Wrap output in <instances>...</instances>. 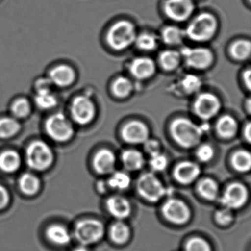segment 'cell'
I'll list each match as a JSON object with an SVG mask.
<instances>
[{
  "mask_svg": "<svg viewBox=\"0 0 251 251\" xmlns=\"http://www.w3.org/2000/svg\"><path fill=\"white\" fill-rule=\"evenodd\" d=\"M206 127L199 126L186 118L175 120L170 126L174 140L183 148H192L200 143Z\"/></svg>",
  "mask_w": 251,
  "mask_h": 251,
  "instance_id": "cell-1",
  "label": "cell"
},
{
  "mask_svg": "<svg viewBox=\"0 0 251 251\" xmlns=\"http://www.w3.org/2000/svg\"><path fill=\"white\" fill-rule=\"evenodd\" d=\"M217 30V19L212 14H200L188 25L186 35L191 40L204 42L210 40Z\"/></svg>",
  "mask_w": 251,
  "mask_h": 251,
  "instance_id": "cell-2",
  "label": "cell"
},
{
  "mask_svg": "<svg viewBox=\"0 0 251 251\" xmlns=\"http://www.w3.org/2000/svg\"><path fill=\"white\" fill-rule=\"evenodd\" d=\"M136 39L134 25L126 20L116 23L108 32L107 40L116 50H123L130 46Z\"/></svg>",
  "mask_w": 251,
  "mask_h": 251,
  "instance_id": "cell-3",
  "label": "cell"
},
{
  "mask_svg": "<svg viewBox=\"0 0 251 251\" xmlns=\"http://www.w3.org/2000/svg\"><path fill=\"white\" fill-rule=\"evenodd\" d=\"M27 161L30 168L43 171L52 165L54 156L49 145L42 141H36L27 148Z\"/></svg>",
  "mask_w": 251,
  "mask_h": 251,
  "instance_id": "cell-4",
  "label": "cell"
},
{
  "mask_svg": "<svg viewBox=\"0 0 251 251\" xmlns=\"http://www.w3.org/2000/svg\"><path fill=\"white\" fill-rule=\"evenodd\" d=\"M45 130L51 139L59 142L70 140L74 134L71 123L63 114L49 117L45 123Z\"/></svg>",
  "mask_w": 251,
  "mask_h": 251,
  "instance_id": "cell-5",
  "label": "cell"
},
{
  "mask_svg": "<svg viewBox=\"0 0 251 251\" xmlns=\"http://www.w3.org/2000/svg\"><path fill=\"white\" fill-rule=\"evenodd\" d=\"M137 189L142 198L151 202H157L167 194L159 179L151 173H145L139 177Z\"/></svg>",
  "mask_w": 251,
  "mask_h": 251,
  "instance_id": "cell-6",
  "label": "cell"
},
{
  "mask_svg": "<svg viewBox=\"0 0 251 251\" xmlns=\"http://www.w3.org/2000/svg\"><path fill=\"white\" fill-rule=\"evenodd\" d=\"M104 226L98 220H86L79 222L75 228V236L82 245L96 243L104 235Z\"/></svg>",
  "mask_w": 251,
  "mask_h": 251,
  "instance_id": "cell-7",
  "label": "cell"
},
{
  "mask_svg": "<svg viewBox=\"0 0 251 251\" xmlns=\"http://www.w3.org/2000/svg\"><path fill=\"white\" fill-rule=\"evenodd\" d=\"M96 114L93 102L87 97L80 96L73 100L71 105V114L73 120L80 126L89 124L95 118Z\"/></svg>",
  "mask_w": 251,
  "mask_h": 251,
  "instance_id": "cell-8",
  "label": "cell"
},
{
  "mask_svg": "<svg viewBox=\"0 0 251 251\" xmlns=\"http://www.w3.org/2000/svg\"><path fill=\"white\" fill-rule=\"evenodd\" d=\"M221 108L220 100L211 93L201 94L195 100L194 110L200 118L204 120H210L215 117Z\"/></svg>",
  "mask_w": 251,
  "mask_h": 251,
  "instance_id": "cell-9",
  "label": "cell"
},
{
  "mask_svg": "<svg viewBox=\"0 0 251 251\" xmlns=\"http://www.w3.org/2000/svg\"><path fill=\"white\" fill-rule=\"evenodd\" d=\"M192 0H167L164 5V12L173 21L184 22L194 11Z\"/></svg>",
  "mask_w": 251,
  "mask_h": 251,
  "instance_id": "cell-10",
  "label": "cell"
},
{
  "mask_svg": "<svg viewBox=\"0 0 251 251\" xmlns=\"http://www.w3.org/2000/svg\"><path fill=\"white\" fill-rule=\"evenodd\" d=\"M164 217L175 224H183L190 218L191 212L189 207L177 199L168 200L162 207Z\"/></svg>",
  "mask_w": 251,
  "mask_h": 251,
  "instance_id": "cell-11",
  "label": "cell"
},
{
  "mask_svg": "<svg viewBox=\"0 0 251 251\" xmlns=\"http://www.w3.org/2000/svg\"><path fill=\"white\" fill-rule=\"evenodd\" d=\"M182 55L186 64L196 70H204L211 66L213 61L212 52L206 48H188L182 50Z\"/></svg>",
  "mask_w": 251,
  "mask_h": 251,
  "instance_id": "cell-12",
  "label": "cell"
},
{
  "mask_svg": "<svg viewBox=\"0 0 251 251\" xmlns=\"http://www.w3.org/2000/svg\"><path fill=\"white\" fill-rule=\"evenodd\" d=\"M248 192L240 183H233L227 188L221 198V202L226 208L235 209L242 207L246 202Z\"/></svg>",
  "mask_w": 251,
  "mask_h": 251,
  "instance_id": "cell-13",
  "label": "cell"
},
{
  "mask_svg": "<svg viewBox=\"0 0 251 251\" xmlns=\"http://www.w3.org/2000/svg\"><path fill=\"white\" fill-rule=\"evenodd\" d=\"M122 136L128 143L133 145L144 144L149 139V129L142 122L132 121L123 127Z\"/></svg>",
  "mask_w": 251,
  "mask_h": 251,
  "instance_id": "cell-14",
  "label": "cell"
},
{
  "mask_svg": "<svg viewBox=\"0 0 251 251\" xmlns=\"http://www.w3.org/2000/svg\"><path fill=\"white\" fill-rule=\"evenodd\" d=\"M130 71L136 78L146 80L152 77L155 73V63L150 58H137L130 64Z\"/></svg>",
  "mask_w": 251,
  "mask_h": 251,
  "instance_id": "cell-15",
  "label": "cell"
},
{
  "mask_svg": "<svg viewBox=\"0 0 251 251\" xmlns=\"http://www.w3.org/2000/svg\"><path fill=\"white\" fill-rule=\"evenodd\" d=\"M200 173L201 169L198 164L190 161H185L176 167L174 176L179 183L189 184L198 178Z\"/></svg>",
  "mask_w": 251,
  "mask_h": 251,
  "instance_id": "cell-16",
  "label": "cell"
},
{
  "mask_svg": "<svg viewBox=\"0 0 251 251\" xmlns=\"http://www.w3.org/2000/svg\"><path fill=\"white\" fill-rule=\"evenodd\" d=\"M93 164L98 173L104 175L110 174L114 172L115 168V155L109 150H101L95 155Z\"/></svg>",
  "mask_w": 251,
  "mask_h": 251,
  "instance_id": "cell-17",
  "label": "cell"
},
{
  "mask_svg": "<svg viewBox=\"0 0 251 251\" xmlns=\"http://www.w3.org/2000/svg\"><path fill=\"white\" fill-rule=\"evenodd\" d=\"M106 205L110 214L115 218L120 220L127 218L131 213L130 202L123 197L117 195L111 197L107 201Z\"/></svg>",
  "mask_w": 251,
  "mask_h": 251,
  "instance_id": "cell-18",
  "label": "cell"
},
{
  "mask_svg": "<svg viewBox=\"0 0 251 251\" xmlns=\"http://www.w3.org/2000/svg\"><path fill=\"white\" fill-rule=\"evenodd\" d=\"M75 74L74 70L68 66L61 65L55 67L50 73L51 83L60 87L70 86L74 82Z\"/></svg>",
  "mask_w": 251,
  "mask_h": 251,
  "instance_id": "cell-19",
  "label": "cell"
},
{
  "mask_svg": "<svg viewBox=\"0 0 251 251\" xmlns=\"http://www.w3.org/2000/svg\"><path fill=\"white\" fill-rule=\"evenodd\" d=\"M46 235L48 239L55 245L64 246L72 240L69 230L61 225H52L47 229Z\"/></svg>",
  "mask_w": 251,
  "mask_h": 251,
  "instance_id": "cell-20",
  "label": "cell"
},
{
  "mask_svg": "<svg viewBox=\"0 0 251 251\" xmlns=\"http://www.w3.org/2000/svg\"><path fill=\"white\" fill-rule=\"evenodd\" d=\"M238 123L233 117L225 115L220 117L217 123L219 135L224 139H231L236 136L238 131Z\"/></svg>",
  "mask_w": 251,
  "mask_h": 251,
  "instance_id": "cell-21",
  "label": "cell"
},
{
  "mask_svg": "<svg viewBox=\"0 0 251 251\" xmlns=\"http://www.w3.org/2000/svg\"><path fill=\"white\" fill-rule=\"evenodd\" d=\"M21 165V158L15 151H8L0 155V169L5 173H14Z\"/></svg>",
  "mask_w": 251,
  "mask_h": 251,
  "instance_id": "cell-22",
  "label": "cell"
},
{
  "mask_svg": "<svg viewBox=\"0 0 251 251\" xmlns=\"http://www.w3.org/2000/svg\"><path fill=\"white\" fill-rule=\"evenodd\" d=\"M122 161L125 167L128 170H140L145 164V158L139 151L127 150L122 155Z\"/></svg>",
  "mask_w": 251,
  "mask_h": 251,
  "instance_id": "cell-23",
  "label": "cell"
},
{
  "mask_svg": "<svg viewBox=\"0 0 251 251\" xmlns=\"http://www.w3.org/2000/svg\"><path fill=\"white\" fill-rule=\"evenodd\" d=\"M20 186L23 193L27 195H34L40 189V181L33 174L25 173L20 177Z\"/></svg>",
  "mask_w": 251,
  "mask_h": 251,
  "instance_id": "cell-24",
  "label": "cell"
},
{
  "mask_svg": "<svg viewBox=\"0 0 251 251\" xmlns=\"http://www.w3.org/2000/svg\"><path fill=\"white\" fill-rule=\"evenodd\" d=\"M198 190L200 195L205 199L213 201L217 198L219 187L217 183L211 179H204L198 183Z\"/></svg>",
  "mask_w": 251,
  "mask_h": 251,
  "instance_id": "cell-25",
  "label": "cell"
},
{
  "mask_svg": "<svg viewBox=\"0 0 251 251\" xmlns=\"http://www.w3.org/2000/svg\"><path fill=\"white\" fill-rule=\"evenodd\" d=\"M35 101L36 105L43 110L50 109L57 104L56 98L55 95H52L50 89L38 90Z\"/></svg>",
  "mask_w": 251,
  "mask_h": 251,
  "instance_id": "cell-26",
  "label": "cell"
},
{
  "mask_svg": "<svg viewBox=\"0 0 251 251\" xmlns=\"http://www.w3.org/2000/svg\"><path fill=\"white\" fill-rule=\"evenodd\" d=\"M20 123L13 118H2L0 120V138L8 139L18 133Z\"/></svg>",
  "mask_w": 251,
  "mask_h": 251,
  "instance_id": "cell-27",
  "label": "cell"
},
{
  "mask_svg": "<svg viewBox=\"0 0 251 251\" xmlns=\"http://www.w3.org/2000/svg\"><path fill=\"white\" fill-rule=\"evenodd\" d=\"M162 39L169 45H177L181 43L184 37V33L180 28L174 26H169L163 30Z\"/></svg>",
  "mask_w": 251,
  "mask_h": 251,
  "instance_id": "cell-28",
  "label": "cell"
},
{
  "mask_svg": "<svg viewBox=\"0 0 251 251\" xmlns=\"http://www.w3.org/2000/svg\"><path fill=\"white\" fill-rule=\"evenodd\" d=\"M160 64L167 70H173L178 67L180 55L174 50H166L161 52L159 57Z\"/></svg>",
  "mask_w": 251,
  "mask_h": 251,
  "instance_id": "cell-29",
  "label": "cell"
},
{
  "mask_svg": "<svg viewBox=\"0 0 251 251\" xmlns=\"http://www.w3.org/2000/svg\"><path fill=\"white\" fill-rule=\"evenodd\" d=\"M129 236H130V229L124 223L118 222L111 226V237L116 243H125L127 242Z\"/></svg>",
  "mask_w": 251,
  "mask_h": 251,
  "instance_id": "cell-30",
  "label": "cell"
},
{
  "mask_svg": "<svg viewBox=\"0 0 251 251\" xmlns=\"http://www.w3.org/2000/svg\"><path fill=\"white\" fill-rule=\"evenodd\" d=\"M131 179L125 172L114 173L108 180V185L110 187L118 190H125L130 186Z\"/></svg>",
  "mask_w": 251,
  "mask_h": 251,
  "instance_id": "cell-31",
  "label": "cell"
},
{
  "mask_svg": "<svg viewBox=\"0 0 251 251\" xmlns=\"http://www.w3.org/2000/svg\"><path fill=\"white\" fill-rule=\"evenodd\" d=\"M251 45L249 41H238L233 44L231 48L232 55L236 59L244 61L248 59L251 55Z\"/></svg>",
  "mask_w": 251,
  "mask_h": 251,
  "instance_id": "cell-32",
  "label": "cell"
},
{
  "mask_svg": "<svg viewBox=\"0 0 251 251\" xmlns=\"http://www.w3.org/2000/svg\"><path fill=\"white\" fill-rule=\"evenodd\" d=\"M233 165L238 171H248L251 166V153L246 151L236 152L233 157Z\"/></svg>",
  "mask_w": 251,
  "mask_h": 251,
  "instance_id": "cell-33",
  "label": "cell"
},
{
  "mask_svg": "<svg viewBox=\"0 0 251 251\" xmlns=\"http://www.w3.org/2000/svg\"><path fill=\"white\" fill-rule=\"evenodd\" d=\"M132 90H133V84L127 77H119L113 85V91L118 98H125L129 96Z\"/></svg>",
  "mask_w": 251,
  "mask_h": 251,
  "instance_id": "cell-34",
  "label": "cell"
},
{
  "mask_svg": "<svg viewBox=\"0 0 251 251\" xmlns=\"http://www.w3.org/2000/svg\"><path fill=\"white\" fill-rule=\"evenodd\" d=\"M135 42L137 48L144 51L153 50L158 45L156 37L149 33H144L139 36H136Z\"/></svg>",
  "mask_w": 251,
  "mask_h": 251,
  "instance_id": "cell-35",
  "label": "cell"
},
{
  "mask_svg": "<svg viewBox=\"0 0 251 251\" xmlns=\"http://www.w3.org/2000/svg\"><path fill=\"white\" fill-rule=\"evenodd\" d=\"M12 112L19 118L27 117L30 112V105L25 99L17 100L12 106Z\"/></svg>",
  "mask_w": 251,
  "mask_h": 251,
  "instance_id": "cell-36",
  "label": "cell"
},
{
  "mask_svg": "<svg viewBox=\"0 0 251 251\" xmlns=\"http://www.w3.org/2000/svg\"><path fill=\"white\" fill-rule=\"evenodd\" d=\"M182 84L184 90L189 94L198 92L201 87V81L199 77L192 75L186 76L183 79Z\"/></svg>",
  "mask_w": 251,
  "mask_h": 251,
  "instance_id": "cell-37",
  "label": "cell"
},
{
  "mask_svg": "<svg viewBox=\"0 0 251 251\" xmlns=\"http://www.w3.org/2000/svg\"><path fill=\"white\" fill-rule=\"evenodd\" d=\"M167 164H168V161H167V157L161 154V152L151 155L150 166L155 171H163L167 168Z\"/></svg>",
  "mask_w": 251,
  "mask_h": 251,
  "instance_id": "cell-38",
  "label": "cell"
},
{
  "mask_svg": "<svg viewBox=\"0 0 251 251\" xmlns=\"http://www.w3.org/2000/svg\"><path fill=\"white\" fill-rule=\"evenodd\" d=\"M186 251H211L209 244L201 238H193L187 242Z\"/></svg>",
  "mask_w": 251,
  "mask_h": 251,
  "instance_id": "cell-39",
  "label": "cell"
},
{
  "mask_svg": "<svg viewBox=\"0 0 251 251\" xmlns=\"http://www.w3.org/2000/svg\"><path fill=\"white\" fill-rule=\"evenodd\" d=\"M214 155V151L211 145L204 144L198 148L196 152L197 158L202 162H208L212 159Z\"/></svg>",
  "mask_w": 251,
  "mask_h": 251,
  "instance_id": "cell-40",
  "label": "cell"
},
{
  "mask_svg": "<svg viewBox=\"0 0 251 251\" xmlns=\"http://www.w3.org/2000/svg\"><path fill=\"white\" fill-rule=\"evenodd\" d=\"M233 212L230 208H226L219 210L215 214V219L220 225H227L233 220Z\"/></svg>",
  "mask_w": 251,
  "mask_h": 251,
  "instance_id": "cell-41",
  "label": "cell"
},
{
  "mask_svg": "<svg viewBox=\"0 0 251 251\" xmlns=\"http://www.w3.org/2000/svg\"><path fill=\"white\" fill-rule=\"evenodd\" d=\"M145 145V150L150 155H154V154L158 153L161 151V146L158 143V141L154 140V139H148L146 142L144 143Z\"/></svg>",
  "mask_w": 251,
  "mask_h": 251,
  "instance_id": "cell-42",
  "label": "cell"
},
{
  "mask_svg": "<svg viewBox=\"0 0 251 251\" xmlns=\"http://www.w3.org/2000/svg\"><path fill=\"white\" fill-rule=\"evenodd\" d=\"M10 195L8 190L0 185V210L3 209L9 203Z\"/></svg>",
  "mask_w": 251,
  "mask_h": 251,
  "instance_id": "cell-43",
  "label": "cell"
},
{
  "mask_svg": "<svg viewBox=\"0 0 251 251\" xmlns=\"http://www.w3.org/2000/svg\"><path fill=\"white\" fill-rule=\"evenodd\" d=\"M251 70H248V71L245 72L244 74V80H245V85L248 89H251Z\"/></svg>",
  "mask_w": 251,
  "mask_h": 251,
  "instance_id": "cell-44",
  "label": "cell"
},
{
  "mask_svg": "<svg viewBox=\"0 0 251 251\" xmlns=\"http://www.w3.org/2000/svg\"><path fill=\"white\" fill-rule=\"evenodd\" d=\"M245 136L248 142H251V123H248L246 127H245Z\"/></svg>",
  "mask_w": 251,
  "mask_h": 251,
  "instance_id": "cell-45",
  "label": "cell"
},
{
  "mask_svg": "<svg viewBox=\"0 0 251 251\" xmlns=\"http://www.w3.org/2000/svg\"><path fill=\"white\" fill-rule=\"evenodd\" d=\"M108 185L105 184L104 182H99L98 184V189L99 192H105L106 191Z\"/></svg>",
  "mask_w": 251,
  "mask_h": 251,
  "instance_id": "cell-46",
  "label": "cell"
},
{
  "mask_svg": "<svg viewBox=\"0 0 251 251\" xmlns=\"http://www.w3.org/2000/svg\"><path fill=\"white\" fill-rule=\"evenodd\" d=\"M73 251H89V248H88L87 245H82L80 244L78 246L76 247Z\"/></svg>",
  "mask_w": 251,
  "mask_h": 251,
  "instance_id": "cell-47",
  "label": "cell"
}]
</instances>
